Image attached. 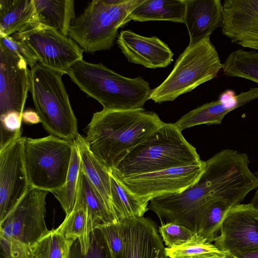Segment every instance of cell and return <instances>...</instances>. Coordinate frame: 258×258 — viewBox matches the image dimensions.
Instances as JSON below:
<instances>
[{
  "label": "cell",
  "instance_id": "obj_1",
  "mask_svg": "<svg viewBox=\"0 0 258 258\" xmlns=\"http://www.w3.org/2000/svg\"><path fill=\"white\" fill-rule=\"evenodd\" d=\"M205 162L204 171L196 182L181 192L152 199L148 210L161 220L176 223L197 233L201 216L210 204L223 201L233 207L258 187V177L249 168L244 153L225 149Z\"/></svg>",
  "mask_w": 258,
  "mask_h": 258
},
{
  "label": "cell",
  "instance_id": "obj_2",
  "mask_svg": "<svg viewBox=\"0 0 258 258\" xmlns=\"http://www.w3.org/2000/svg\"><path fill=\"white\" fill-rule=\"evenodd\" d=\"M164 124L156 113L144 108L103 109L94 113L85 140L91 152L110 171L131 150Z\"/></svg>",
  "mask_w": 258,
  "mask_h": 258
},
{
  "label": "cell",
  "instance_id": "obj_3",
  "mask_svg": "<svg viewBox=\"0 0 258 258\" xmlns=\"http://www.w3.org/2000/svg\"><path fill=\"white\" fill-rule=\"evenodd\" d=\"M203 162L174 123H165L131 150L110 172L116 178H126Z\"/></svg>",
  "mask_w": 258,
  "mask_h": 258
},
{
  "label": "cell",
  "instance_id": "obj_4",
  "mask_svg": "<svg viewBox=\"0 0 258 258\" xmlns=\"http://www.w3.org/2000/svg\"><path fill=\"white\" fill-rule=\"evenodd\" d=\"M67 74L80 90L99 102L104 109L143 108L152 91L149 83L141 76L127 78L101 63L83 59L75 63Z\"/></svg>",
  "mask_w": 258,
  "mask_h": 258
},
{
  "label": "cell",
  "instance_id": "obj_5",
  "mask_svg": "<svg viewBox=\"0 0 258 258\" xmlns=\"http://www.w3.org/2000/svg\"><path fill=\"white\" fill-rule=\"evenodd\" d=\"M29 70L31 92L44 128L58 138L75 141L77 120L62 81L63 73L38 62Z\"/></svg>",
  "mask_w": 258,
  "mask_h": 258
},
{
  "label": "cell",
  "instance_id": "obj_6",
  "mask_svg": "<svg viewBox=\"0 0 258 258\" xmlns=\"http://www.w3.org/2000/svg\"><path fill=\"white\" fill-rule=\"evenodd\" d=\"M145 0H93L71 22L68 35L86 53L109 49L119 28Z\"/></svg>",
  "mask_w": 258,
  "mask_h": 258
},
{
  "label": "cell",
  "instance_id": "obj_7",
  "mask_svg": "<svg viewBox=\"0 0 258 258\" xmlns=\"http://www.w3.org/2000/svg\"><path fill=\"white\" fill-rule=\"evenodd\" d=\"M222 63L210 37L189 44L177 58L166 79L152 90L149 99L156 103L172 101L217 77Z\"/></svg>",
  "mask_w": 258,
  "mask_h": 258
},
{
  "label": "cell",
  "instance_id": "obj_8",
  "mask_svg": "<svg viewBox=\"0 0 258 258\" xmlns=\"http://www.w3.org/2000/svg\"><path fill=\"white\" fill-rule=\"evenodd\" d=\"M74 141L52 135L23 137V159L30 187L52 192L65 183Z\"/></svg>",
  "mask_w": 258,
  "mask_h": 258
},
{
  "label": "cell",
  "instance_id": "obj_9",
  "mask_svg": "<svg viewBox=\"0 0 258 258\" xmlns=\"http://www.w3.org/2000/svg\"><path fill=\"white\" fill-rule=\"evenodd\" d=\"M48 191L31 187L0 222V235L30 246L49 230L45 216Z\"/></svg>",
  "mask_w": 258,
  "mask_h": 258
},
{
  "label": "cell",
  "instance_id": "obj_10",
  "mask_svg": "<svg viewBox=\"0 0 258 258\" xmlns=\"http://www.w3.org/2000/svg\"><path fill=\"white\" fill-rule=\"evenodd\" d=\"M11 36L26 44L35 53L42 65L64 75L67 74L75 63L83 59L84 51L74 40L41 24Z\"/></svg>",
  "mask_w": 258,
  "mask_h": 258
},
{
  "label": "cell",
  "instance_id": "obj_11",
  "mask_svg": "<svg viewBox=\"0 0 258 258\" xmlns=\"http://www.w3.org/2000/svg\"><path fill=\"white\" fill-rule=\"evenodd\" d=\"M205 167L204 161L201 165L174 167L117 178L132 193L149 202L160 196L182 192L198 180Z\"/></svg>",
  "mask_w": 258,
  "mask_h": 258
},
{
  "label": "cell",
  "instance_id": "obj_12",
  "mask_svg": "<svg viewBox=\"0 0 258 258\" xmlns=\"http://www.w3.org/2000/svg\"><path fill=\"white\" fill-rule=\"evenodd\" d=\"M214 244L227 254L258 251V211L237 204L225 216Z\"/></svg>",
  "mask_w": 258,
  "mask_h": 258
},
{
  "label": "cell",
  "instance_id": "obj_13",
  "mask_svg": "<svg viewBox=\"0 0 258 258\" xmlns=\"http://www.w3.org/2000/svg\"><path fill=\"white\" fill-rule=\"evenodd\" d=\"M23 148L21 137L0 150V222L31 188Z\"/></svg>",
  "mask_w": 258,
  "mask_h": 258
},
{
  "label": "cell",
  "instance_id": "obj_14",
  "mask_svg": "<svg viewBox=\"0 0 258 258\" xmlns=\"http://www.w3.org/2000/svg\"><path fill=\"white\" fill-rule=\"evenodd\" d=\"M27 65L0 45V116L11 112L22 114L30 87Z\"/></svg>",
  "mask_w": 258,
  "mask_h": 258
},
{
  "label": "cell",
  "instance_id": "obj_15",
  "mask_svg": "<svg viewBox=\"0 0 258 258\" xmlns=\"http://www.w3.org/2000/svg\"><path fill=\"white\" fill-rule=\"evenodd\" d=\"M222 33L232 43L258 50V0H224Z\"/></svg>",
  "mask_w": 258,
  "mask_h": 258
},
{
  "label": "cell",
  "instance_id": "obj_16",
  "mask_svg": "<svg viewBox=\"0 0 258 258\" xmlns=\"http://www.w3.org/2000/svg\"><path fill=\"white\" fill-rule=\"evenodd\" d=\"M116 43L129 62L147 68H165L173 61L172 50L156 36L146 37L131 30H122Z\"/></svg>",
  "mask_w": 258,
  "mask_h": 258
},
{
  "label": "cell",
  "instance_id": "obj_17",
  "mask_svg": "<svg viewBox=\"0 0 258 258\" xmlns=\"http://www.w3.org/2000/svg\"><path fill=\"white\" fill-rule=\"evenodd\" d=\"M124 247L121 258H166L155 223L144 217L122 219Z\"/></svg>",
  "mask_w": 258,
  "mask_h": 258
},
{
  "label": "cell",
  "instance_id": "obj_18",
  "mask_svg": "<svg viewBox=\"0 0 258 258\" xmlns=\"http://www.w3.org/2000/svg\"><path fill=\"white\" fill-rule=\"evenodd\" d=\"M258 98V87L235 95L228 90L222 93L219 99L204 104L184 114L175 123L181 132L197 125L220 124L225 115L236 108Z\"/></svg>",
  "mask_w": 258,
  "mask_h": 258
},
{
  "label": "cell",
  "instance_id": "obj_19",
  "mask_svg": "<svg viewBox=\"0 0 258 258\" xmlns=\"http://www.w3.org/2000/svg\"><path fill=\"white\" fill-rule=\"evenodd\" d=\"M183 23L192 45L210 37L213 31L221 27L222 3L220 0H185Z\"/></svg>",
  "mask_w": 258,
  "mask_h": 258
},
{
  "label": "cell",
  "instance_id": "obj_20",
  "mask_svg": "<svg viewBox=\"0 0 258 258\" xmlns=\"http://www.w3.org/2000/svg\"><path fill=\"white\" fill-rule=\"evenodd\" d=\"M33 0L0 1V36H11L40 25Z\"/></svg>",
  "mask_w": 258,
  "mask_h": 258
},
{
  "label": "cell",
  "instance_id": "obj_21",
  "mask_svg": "<svg viewBox=\"0 0 258 258\" xmlns=\"http://www.w3.org/2000/svg\"><path fill=\"white\" fill-rule=\"evenodd\" d=\"M74 208L86 209L99 225L119 221L81 168Z\"/></svg>",
  "mask_w": 258,
  "mask_h": 258
},
{
  "label": "cell",
  "instance_id": "obj_22",
  "mask_svg": "<svg viewBox=\"0 0 258 258\" xmlns=\"http://www.w3.org/2000/svg\"><path fill=\"white\" fill-rule=\"evenodd\" d=\"M75 142L79 153L80 168L108 206L114 212L111 198L110 171L91 152L85 138L79 135Z\"/></svg>",
  "mask_w": 258,
  "mask_h": 258
},
{
  "label": "cell",
  "instance_id": "obj_23",
  "mask_svg": "<svg viewBox=\"0 0 258 258\" xmlns=\"http://www.w3.org/2000/svg\"><path fill=\"white\" fill-rule=\"evenodd\" d=\"M41 25L68 36L72 21L76 18L72 0H33Z\"/></svg>",
  "mask_w": 258,
  "mask_h": 258
},
{
  "label": "cell",
  "instance_id": "obj_24",
  "mask_svg": "<svg viewBox=\"0 0 258 258\" xmlns=\"http://www.w3.org/2000/svg\"><path fill=\"white\" fill-rule=\"evenodd\" d=\"M185 0H145L131 13L135 21H166L183 23Z\"/></svg>",
  "mask_w": 258,
  "mask_h": 258
},
{
  "label": "cell",
  "instance_id": "obj_25",
  "mask_svg": "<svg viewBox=\"0 0 258 258\" xmlns=\"http://www.w3.org/2000/svg\"><path fill=\"white\" fill-rule=\"evenodd\" d=\"M111 198L118 220L143 217L149 202L130 191L110 172Z\"/></svg>",
  "mask_w": 258,
  "mask_h": 258
},
{
  "label": "cell",
  "instance_id": "obj_26",
  "mask_svg": "<svg viewBox=\"0 0 258 258\" xmlns=\"http://www.w3.org/2000/svg\"><path fill=\"white\" fill-rule=\"evenodd\" d=\"M98 225L86 209L74 208L55 230L68 239H79L82 249L87 250L90 234Z\"/></svg>",
  "mask_w": 258,
  "mask_h": 258
},
{
  "label": "cell",
  "instance_id": "obj_27",
  "mask_svg": "<svg viewBox=\"0 0 258 258\" xmlns=\"http://www.w3.org/2000/svg\"><path fill=\"white\" fill-rule=\"evenodd\" d=\"M222 64L225 76L241 78L258 83V51L235 50L228 55Z\"/></svg>",
  "mask_w": 258,
  "mask_h": 258
},
{
  "label": "cell",
  "instance_id": "obj_28",
  "mask_svg": "<svg viewBox=\"0 0 258 258\" xmlns=\"http://www.w3.org/2000/svg\"><path fill=\"white\" fill-rule=\"evenodd\" d=\"M73 241L52 229L28 249L31 258H68Z\"/></svg>",
  "mask_w": 258,
  "mask_h": 258
},
{
  "label": "cell",
  "instance_id": "obj_29",
  "mask_svg": "<svg viewBox=\"0 0 258 258\" xmlns=\"http://www.w3.org/2000/svg\"><path fill=\"white\" fill-rule=\"evenodd\" d=\"M165 253L169 258H221L228 255L197 233L180 246L165 248Z\"/></svg>",
  "mask_w": 258,
  "mask_h": 258
},
{
  "label": "cell",
  "instance_id": "obj_30",
  "mask_svg": "<svg viewBox=\"0 0 258 258\" xmlns=\"http://www.w3.org/2000/svg\"><path fill=\"white\" fill-rule=\"evenodd\" d=\"M80 169V155L78 148L74 141L66 181L61 188L52 192L59 202L66 215H69L74 208Z\"/></svg>",
  "mask_w": 258,
  "mask_h": 258
},
{
  "label": "cell",
  "instance_id": "obj_31",
  "mask_svg": "<svg viewBox=\"0 0 258 258\" xmlns=\"http://www.w3.org/2000/svg\"><path fill=\"white\" fill-rule=\"evenodd\" d=\"M232 207L229 203L223 201L210 204L201 216L197 234L210 243L214 242L225 216Z\"/></svg>",
  "mask_w": 258,
  "mask_h": 258
},
{
  "label": "cell",
  "instance_id": "obj_32",
  "mask_svg": "<svg viewBox=\"0 0 258 258\" xmlns=\"http://www.w3.org/2000/svg\"><path fill=\"white\" fill-rule=\"evenodd\" d=\"M68 258H113L101 230L96 227L90 234L87 250L82 249L79 239L74 240Z\"/></svg>",
  "mask_w": 258,
  "mask_h": 258
},
{
  "label": "cell",
  "instance_id": "obj_33",
  "mask_svg": "<svg viewBox=\"0 0 258 258\" xmlns=\"http://www.w3.org/2000/svg\"><path fill=\"white\" fill-rule=\"evenodd\" d=\"M159 232L168 248L180 246L191 239L195 233L187 227L175 222L162 224Z\"/></svg>",
  "mask_w": 258,
  "mask_h": 258
},
{
  "label": "cell",
  "instance_id": "obj_34",
  "mask_svg": "<svg viewBox=\"0 0 258 258\" xmlns=\"http://www.w3.org/2000/svg\"><path fill=\"white\" fill-rule=\"evenodd\" d=\"M104 235L113 258H121L124 247V223L120 219L115 223L97 226Z\"/></svg>",
  "mask_w": 258,
  "mask_h": 258
},
{
  "label": "cell",
  "instance_id": "obj_35",
  "mask_svg": "<svg viewBox=\"0 0 258 258\" xmlns=\"http://www.w3.org/2000/svg\"><path fill=\"white\" fill-rule=\"evenodd\" d=\"M22 115L11 112L0 116V150L21 137Z\"/></svg>",
  "mask_w": 258,
  "mask_h": 258
},
{
  "label": "cell",
  "instance_id": "obj_36",
  "mask_svg": "<svg viewBox=\"0 0 258 258\" xmlns=\"http://www.w3.org/2000/svg\"><path fill=\"white\" fill-rule=\"evenodd\" d=\"M0 45L24 60L30 68L39 62L35 53L26 44L11 36H0Z\"/></svg>",
  "mask_w": 258,
  "mask_h": 258
},
{
  "label": "cell",
  "instance_id": "obj_37",
  "mask_svg": "<svg viewBox=\"0 0 258 258\" xmlns=\"http://www.w3.org/2000/svg\"><path fill=\"white\" fill-rule=\"evenodd\" d=\"M0 245L1 257L31 258L28 247L20 242L0 235Z\"/></svg>",
  "mask_w": 258,
  "mask_h": 258
},
{
  "label": "cell",
  "instance_id": "obj_38",
  "mask_svg": "<svg viewBox=\"0 0 258 258\" xmlns=\"http://www.w3.org/2000/svg\"><path fill=\"white\" fill-rule=\"evenodd\" d=\"M22 120L28 124H37L41 122L40 118L36 111L31 109L24 110L22 114Z\"/></svg>",
  "mask_w": 258,
  "mask_h": 258
},
{
  "label": "cell",
  "instance_id": "obj_39",
  "mask_svg": "<svg viewBox=\"0 0 258 258\" xmlns=\"http://www.w3.org/2000/svg\"><path fill=\"white\" fill-rule=\"evenodd\" d=\"M229 255L232 258H258V251L235 253Z\"/></svg>",
  "mask_w": 258,
  "mask_h": 258
},
{
  "label": "cell",
  "instance_id": "obj_40",
  "mask_svg": "<svg viewBox=\"0 0 258 258\" xmlns=\"http://www.w3.org/2000/svg\"><path fill=\"white\" fill-rule=\"evenodd\" d=\"M249 204L258 211V187Z\"/></svg>",
  "mask_w": 258,
  "mask_h": 258
},
{
  "label": "cell",
  "instance_id": "obj_41",
  "mask_svg": "<svg viewBox=\"0 0 258 258\" xmlns=\"http://www.w3.org/2000/svg\"><path fill=\"white\" fill-rule=\"evenodd\" d=\"M221 258H232L229 255H227L226 256L223 257H221Z\"/></svg>",
  "mask_w": 258,
  "mask_h": 258
},
{
  "label": "cell",
  "instance_id": "obj_42",
  "mask_svg": "<svg viewBox=\"0 0 258 258\" xmlns=\"http://www.w3.org/2000/svg\"><path fill=\"white\" fill-rule=\"evenodd\" d=\"M166 258H169V257H166Z\"/></svg>",
  "mask_w": 258,
  "mask_h": 258
}]
</instances>
